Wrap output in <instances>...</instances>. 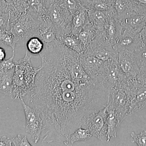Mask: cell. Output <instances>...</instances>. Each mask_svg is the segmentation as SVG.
<instances>
[{
  "label": "cell",
  "mask_w": 146,
  "mask_h": 146,
  "mask_svg": "<svg viewBox=\"0 0 146 146\" xmlns=\"http://www.w3.org/2000/svg\"><path fill=\"white\" fill-rule=\"evenodd\" d=\"M6 52L5 50L3 48L0 47V62L5 59Z\"/></svg>",
  "instance_id": "39"
},
{
  "label": "cell",
  "mask_w": 146,
  "mask_h": 146,
  "mask_svg": "<svg viewBox=\"0 0 146 146\" xmlns=\"http://www.w3.org/2000/svg\"></svg>",
  "instance_id": "43"
},
{
  "label": "cell",
  "mask_w": 146,
  "mask_h": 146,
  "mask_svg": "<svg viewBox=\"0 0 146 146\" xmlns=\"http://www.w3.org/2000/svg\"><path fill=\"white\" fill-rule=\"evenodd\" d=\"M87 10L89 23L94 26L98 32L105 31V26L107 19V11Z\"/></svg>",
  "instance_id": "22"
},
{
  "label": "cell",
  "mask_w": 146,
  "mask_h": 146,
  "mask_svg": "<svg viewBox=\"0 0 146 146\" xmlns=\"http://www.w3.org/2000/svg\"><path fill=\"white\" fill-rule=\"evenodd\" d=\"M14 69L0 71V93L13 99V77Z\"/></svg>",
  "instance_id": "20"
},
{
  "label": "cell",
  "mask_w": 146,
  "mask_h": 146,
  "mask_svg": "<svg viewBox=\"0 0 146 146\" xmlns=\"http://www.w3.org/2000/svg\"><path fill=\"white\" fill-rule=\"evenodd\" d=\"M131 1L137 5L146 7V0H131Z\"/></svg>",
  "instance_id": "38"
},
{
  "label": "cell",
  "mask_w": 146,
  "mask_h": 146,
  "mask_svg": "<svg viewBox=\"0 0 146 146\" xmlns=\"http://www.w3.org/2000/svg\"><path fill=\"white\" fill-rule=\"evenodd\" d=\"M40 19L35 18L29 10L22 13L9 11V27L16 44L26 45L28 40L37 36Z\"/></svg>",
  "instance_id": "3"
},
{
  "label": "cell",
  "mask_w": 146,
  "mask_h": 146,
  "mask_svg": "<svg viewBox=\"0 0 146 146\" xmlns=\"http://www.w3.org/2000/svg\"><path fill=\"white\" fill-rule=\"evenodd\" d=\"M31 56L27 51L23 58L14 61L15 69L13 77V98L23 99L31 94L34 89L37 73L40 70L33 66Z\"/></svg>",
  "instance_id": "2"
},
{
  "label": "cell",
  "mask_w": 146,
  "mask_h": 146,
  "mask_svg": "<svg viewBox=\"0 0 146 146\" xmlns=\"http://www.w3.org/2000/svg\"><path fill=\"white\" fill-rule=\"evenodd\" d=\"M109 105L113 108L123 120L130 116V102L124 88L119 87L110 91Z\"/></svg>",
  "instance_id": "10"
},
{
  "label": "cell",
  "mask_w": 146,
  "mask_h": 146,
  "mask_svg": "<svg viewBox=\"0 0 146 146\" xmlns=\"http://www.w3.org/2000/svg\"><path fill=\"white\" fill-rule=\"evenodd\" d=\"M15 50H13L12 56L8 59H5L0 62V71H6L15 68V63L13 61Z\"/></svg>",
  "instance_id": "31"
},
{
  "label": "cell",
  "mask_w": 146,
  "mask_h": 146,
  "mask_svg": "<svg viewBox=\"0 0 146 146\" xmlns=\"http://www.w3.org/2000/svg\"><path fill=\"white\" fill-rule=\"evenodd\" d=\"M73 14L81 5L80 0H57L56 3Z\"/></svg>",
  "instance_id": "29"
},
{
  "label": "cell",
  "mask_w": 146,
  "mask_h": 146,
  "mask_svg": "<svg viewBox=\"0 0 146 146\" xmlns=\"http://www.w3.org/2000/svg\"><path fill=\"white\" fill-rule=\"evenodd\" d=\"M0 42L2 44L11 47L12 50H15L16 44L14 36L9 29H0Z\"/></svg>",
  "instance_id": "28"
},
{
  "label": "cell",
  "mask_w": 146,
  "mask_h": 146,
  "mask_svg": "<svg viewBox=\"0 0 146 146\" xmlns=\"http://www.w3.org/2000/svg\"><path fill=\"white\" fill-rule=\"evenodd\" d=\"M12 144L16 146H31L26 136L23 134H18L15 138H12Z\"/></svg>",
  "instance_id": "32"
},
{
  "label": "cell",
  "mask_w": 146,
  "mask_h": 146,
  "mask_svg": "<svg viewBox=\"0 0 146 146\" xmlns=\"http://www.w3.org/2000/svg\"><path fill=\"white\" fill-rule=\"evenodd\" d=\"M82 54L94 56L104 61L112 58H117V53L108 39L105 31L97 32L94 41Z\"/></svg>",
  "instance_id": "5"
},
{
  "label": "cell",
  "mask_w": 146,
  "mask_h": 146,
  "mask_svg": "<svg viewBox=\"0 0 146 146\" xmlns=\"http://www.w3.org/2000/svg\"><path fill=\"white\" fill-rule=\"evenodd\" d=\"M97 33L96 28L90 23L84 27L80 32L78 38L84 48V50H86L94 41Z\"/></svg>",
  "instance_id": "24"
},
{
  "label": "cell",
  "mask_w": 146,
  "mask_h": 146,
  "mask_svg": "<svg viewBox=\"0 0 146 146\" xmlns=\"http://www.w3.org/2000/svg\"><path fill=\"white\" fill-rule=\"evenodd\" d=\"M1 44H2V43H1V42H0V46H1Z\"/></svg>",
  "instance_id": "42"
},
{
  "label": "cell",
  "mask_w": 146,
  "mask_h": 146,
  "mask_svg": "<svg viewBox=\"0 0 146 146\" xmlns=\"http://www.w3.org/2000/svg\"><path fill=\"white\" fill-rule=\"evenodd\" d=\"M123 35H137L146 25V7L138 6L125 18L120 21Z\"/></svg>",
  "instance_id": "8"
},
{
  "label": "cell",
  "mask_w": 146,
  "mask_h": 146,
  "mask_svg": "<svg viewBox=\"0 0 146 146\" xmlns=\"http://www.w3.org/2000/svg\"><path fill=\"white\" fill-rule=\"evenodd\" d=\"M92 136L88 129L80 127L68 136L63 144L65 145H73L78 141H87Z\"/></svg>",
  "instance_id": "26"
},
{
  "label": "cell",
  "mask_w": 146,
  "mask_h": 146,
  "mask_svg": "<svg viewBox=\"0 0 146 146\" xmlns=\"http://www.w3.org/2000/svg\"><path fill=\"white\" fill-rule=\"evenodd\" d=\"M106 107L108 135L110 141L112 137H117L118 131L123 120L109 105L108 104Z\"/></svg>",
  "instance_id": "17"
},
{
  "label": "cell",
  "mask_w": 146,
  "mask_h": 146,
  "mask_svg": "<svg viewBox=\"0 0 146 146\" xmlns=\"http://www.w3.org/2000/svg\"><path fill=\"white\" fill-rule=\"evenodd\" d=\"M126 78L118 64L117 58L105 61L104 72L101 81L109 91L121 87Z\"/></svg>",
  "instance_id": "9"
},
{
  "label": "cell",
  "mask_w": 146,
  "mask_h": 146,
  "mask_svg": "<svg viewBox=\"0 0 146 146\" xmlns=\"http://www.w3.org/2000/svg\"><path fill=\"white\" fill-rule=\"evenodd\" d=\"M89 23L88 10L81 5L73 13L71 33L78 36L80 31Z\"/></svg>",
  "instance_id": "16"
},
{
  "label": "cell",
  "mask_w": 146,
  "mask_h": 146,
  "mask_svg": "<svg viewBox=\"0 0 146 146\" xmlns=\"http://www.w3.org/2000/svg\"><path fill=\"white\" fill-rule=\"evenodd\" d=\"M58 40L63 46L78 54L83 53L85 51L78 36H76L72 33L60 36L58 38Z\"/></svg>",
  "instance_id": "21"
},
{
  "label": "cell",
  "mask_w": 146,
  "mask_h": 146,
  "mask_svg": "<svg viewBox=\"0 0 146 146\" xmlns=\"http://www.w3.org/2000/svg\"><path fill=\"white\" fill-rule=\"evenodd\" d=\"M136 79L138 83L146 88V66L139 68V73Z\"/></svg>",
  "instance_id": "33"
},
{
  "label": "cell",
  "mask_w": 146,
  "mask_h": 146,
  "mask_svg": "<svg viewBox=\"0 0 146 146\" xmlns=\"http://www.w3.org/2000/svg\"><path fill=\"white\" fill-rule=\"evenodd\" d=\"M12 138L6 136H0V146H12Z\"/></svg>",
  "instance_id": "36"
},
{
  "label": "cell",
  "mask_w": 146,
  "mask_h": 146,
  "mask_svg": "<svg viewBox=\"0 0 146 146\" xmlns=\"http://www.w3.org/2000/svg\"><path fill=\"white\" fill-rule=\"evenodd\" d=\"M116 51L121 50H127L133 52L143 48L140 34L123 35L119 42L114 46Z\"/></svg>",
  "instance_id": "15"
},
{
  "label": "cell",
  "mask_w": 146,
  "mask_h": 146,
  "mask_svg": "<svg viewBox=\"0 0 146 146\" xmlns=\"http://www.w3.org/2000/svg\"><path fill=\"white\" fill-rule=\"evenodd\" d=\"M29 11L38 19L48 17V9L44 0H29Z\"/></svg>",
  "instance_id": "25"
},
{
  "label": "cell",
  "mask_w": 146,
  "mask_h": 146,
  "mask_svg": "<svg viewBox=\"0 0 146 146\" xmlns=\"http://www.w3.org/2000/svg\"><path fill=\"white\" fill-rule=\"evenodd\" d=\"M104 31L108 39L113 46L117 44L121 38L123 27L113 8L107 11Z\"/></svg>",
  "instance_id": "12"
},
{
  "label": "cell",
  "mask_w": 146,
  "mask_h": 146,
  "mask_svg": "<svg viewBox=\"0 0 146 146\" xmlns=\"http://www.w3.org/2000/svg\"><path fill=\"white\" fill-rule=\"evenodd\" d=\"M80 127L88 129L92 136L98 138L102 142H109L108 135L106 106L98 112L84 117L82 121Z\"/></svg>",
  "instance_id": "4"
},
{
  "label": "cell",
  "mask_w": 146,
  "mask_h": 146,
  "mask_svg": "<svg viewBox=\"0 0 146 146\" xmlns=\"http://www.w3.org/2000/svg\"><path fill=\"white\" fill-rule=\"evenodd\" d=\"M49 18L54 26L58 40L64 35L71 33L72 14L57 3L48 8Z\"/></svg>",
  "instance_id": "6"
},
{
  "label": "cell",
  "mask_w": 146,
  "mask_h": 146,
  "mask_svg": "<svg viewBox=\"0 0 146 146\" xmlns=\"http://www.w3.org/2000/svg\"><path fill=\"white\" fill-rule=\"evenodd\" d=\"M81 5L87 10L107 11L112 8L113 0H80Z\"/></svg>",
  "instance_id": "23"
},
{
  "label": "cell",
  "mask_w": 146,
  "mask_h": 146,
  "mask_svg": "<svg viewBox=\"0 0 146 146\" xmlns=\"http://www.w3.org/2000/svg\"><path fill=\"white\" fill-rule=\"evenodd\" d=\"M9 5L6 0H0V12L9 13Z\"/></svg>",
  "instance_id": "35"
},
{
  "label": "cell",
  "mask_w": 146,
  "mask_h": 146,
  "mask_svg": "<svg viewBox=\"0 0 146 146\" xmlns=\"http://www.w3.org/2000/svg\"><path fill=\"white\" fill-rule=\"evenodd\" d=\"M57 1V0H44V2L46 7L48 9L51 5L56 3Z\"/></svg>",
  "instance_id": "40"
},
{
  "label": "cell",
  "mask_w": 146,
  "mask_h": 146,
  "mask_svg": "<svg viewBox=\"0 0 146 146\" xmlns=\"http://www.w3.org/2000/svg\"><path fill=\"white\" fill-rule=\"evenodd\" d=\"M26 119V131L36 143L40 139L42 130L44 129V120L38 110L26 104L23 99L21 100Z\"/></svg>",
  "instance_id": "7"
},
{
  "label": "cell",
  "mask_w": 146,
  "mask_h": 146,
  "mask_svg": "<svg viewBox=\"0 0 146 146\" xmlns=\"http://www.w3.org/2000/svg\"><path fill=\"white\" fill-rule=\"evenodd\" d=\"M139 34L144 47L146 48V25L144 27Z\"/></svg>",
  "instance_id": "37"
},
{
  "label": "cell",
  "mask_w": 146,
  "mask_h": 146,
  "mask_svg": "<svg viewBox=\"0 0 146 146\" xmlns=\"http://www.w3.org/2000/svg\"><path fill=\"white\" fill-rule=\"evenodd\" d=\"M146 104V88L138 83V82L131 104L130 115L143 109L145 106Z\"/></svg>",
  "instance_id": "18"
},
{
  "label": "cell",
  "mask_w": 146,
  "mask_h": 146,
  "mask_svg": "<svg viewBox=\"0 0 146 146\" xmlns=\"http://www.w3.org/2000/svg\"><path fill=\"white\" fill-rule=\"evenodd\" d=\"M42 65L31 94L47 129L43 143L63 144L80 127L84 117L107 106L110 91L84 71L78 54L60 42L46 46L39 54Z\"/></svg>",
  "instance_id": "1"
},
{
  "label": "cell",
  "mask_w": 146,
  "mask_h": 146,
  "mask_svg": "<svg viewBox=\"0 0 146 146\" xmlns=\"http://www.w3.org/2000/svg\"><path fill=\"white\" fill-rule=\"evenodd\" d=\"M11 0H6L7 1V3H8Z\"/></svg>",
  "instance_id": "41"
},
{
  "label": "cell",
  "mask_w": 146,
  "mask_h": 146,
  "mask_svg": "<svg viewBox=\"0 0 146 146\" xmlns=\"http://www.w3.org/2000/svg\"><path fill=\"white\" fill-rule=\"evenodd\" d=\"M138 6L131 0H113L112 8L121 21L134 10Z\"/></svg>",
  "instance_id": "19"
},
{
  "label": "cell",
  "mask_w": 146,
  "mask_h": 146,
  "mask_svg": "<svg viewBox=\"0 0 146 146\" xmlns=\"http://www.w3.org/2000/svg\"><path fill=\"white\" fill-rule=\"evenodd\" d=\"M117 61L120 69L126 77L136 78L139 72V67L134 52L127 50L117 51Z\"/></svg>",
  "instance_id": "11"
},
{
  "label": "cell",
  "mask_w": 146,
  "mask_h": 146,
  "mask_svg": "<svg viewBox=\"0 0 146 146\" xmlns=\"http://www.w3.org/2000/svg\"><path fill=\"white\" fill-rule=\"evenodd\" d=\"M9 12L3 13L0 12V29H9Z\"/></svg>",
  "instance_id": "34"
},
{
  "label": "cell",
  "mask_w": 146,
  "mask_h": 146,
  "mask_svg": "<svg viewBox=\"0 0 146 146\" xmlns=\"http://www.w3.org/2000/svg\"><path fill=\"white\" fill-rule=\"evenodd\" d=\"M37 37L41 39L45 46L55 44L58 42L55 29L49 17L40 19Z\"/></svg>",
  "instance_id": "14"
},
{
  "label": "cell",
  "mask_w": 146,
  "mask_h": 146,
  "mask_svg": "<svg viewBox=\"0 0 146 146\" xmlns=\"http://www.w3.org/2000/svg\"><path fill=\"white\" fill-rule=\"evenodd\" d=\"M130 136L132 143H135L139 146H146V129L138 134L132 132Z\"/></svg>",
  "instance_id": "30"
},
{
  "label": "cell",
  "mask_w": 146,
  "mask_h": 146,
  "mask_svg": "<svg viewBox=\"0 0 146 146\" xmlns=\"http://www.w3.org/2000/svg\"><path fill=\"white\" fill-rule=\"evenodd\" d=\"M26 45L28 51L33 54H39L44 47V43L37 36H33L30 38Z\"/></svg>",
  "instance_id": "27"
},
{
  "label": "cell",
  "mask_w": 146,
  "mask_h": 146,
  "mask_svg": "<svg viewBox=\"0 0 146 146\" xmlns=\"http://www.w3.org/2000/svg\"><path fill=\"white\" fill-rule=\"evenodd\" d=\"M79 55L81 66L88 75L92 78L102 82L101 78L104 72L105 61L84 54Z\"/></svg>",
  "instance_id": "13"
}]
</instances>
